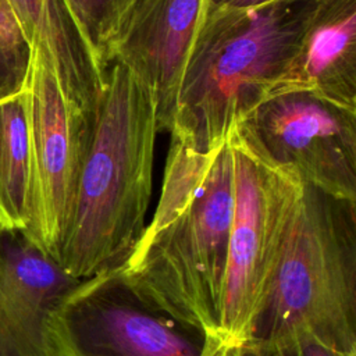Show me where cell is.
<instances>
[{
	"mask_svg": "<svg viewBox=\"0 0 356 356\" xmlns=\"http://www.w3.org/2000/svg\"><path fill=\"white\" fill-rule=\"evenodd\" d=\"M232 213L229 139L199 152L171 136L157 209L122 264L160 306L218 338Z\"/></svg>",
	"mask_w": 356,
	"mask_h": 356,
	"instance_id": "cell-1",
	"label": "cell"
},
{
	"mask_svg": "<svg viewBox=\"0 0 356 356\" xmlns=\"http://www.w3.org/2000/svg\"><path fill=\"white\" fill-rule=\"evenodd\" d=\"M157 128L150 92L121 64L107 70L92 115L58 264L85 280L121 267L145 232Z\"/></svg>",
	"mask_w": 356,
	"mask_h": 356,
	"instance_id": "cell-2",
	"label": "cell"
},
{
	"mask_svg": "<svg viewBox=\"0 0 356 356\" xmlns=\"http://www.w3.org/2000/svg\"><path fill=\"white\" fill-rule=\"evenodd\" d=\"M317 0L207 8L181 81L171 136L207 152L268 97Z\"/></svg>",
	"mask_w": 356,
	"mask_h": 356,
	"instance_id": "cell-3",
	"label": "cell"
},
{
	"mask_svg": "<svg viewBox=\"0 0 356 356\" xmlns=\"http://www.w3.org/2000/svg\"><path fill=\"white\" fill-rule=\"evenodd\" d=\"M293 330L356 355V202L303 182L243 341H271Z\"/></svg>",
	"mask_w": 356,
	"mask_h": 356,
	"instance_id": "cell-4",
	"label": "cell"
},
{
	"mask_svg": "<svg viewBox=\"0 0 356 356\" xmlns=\"http://www.w3.org/2000/svg\"><path fill=\"white\" fill-rule=\"evenodd\" d=\"M54 356H211L221 338L140 291L122 266L81 280L50 316Z\"/></svg>",
	"mask_w": 356,
	"mask_h": 356,
	"instance_id": "cell-5",
	"label": "cell"
},
{
	"mask_svg": "<svg viewBox=\"0 0 356 356\" xmlns=\"http://www.w3.org/2000/svg\"><path fill=\"white\" fill-rule=\"evenodd\" d=\"M28 108L29 199L24 235L58 263L72 217L92 117L65 97L51 63L33 44L24 82Z\"/></svg>",
	"mask_w": 356,
	"mask_h": 356,
	"instance_id": "cell-6",
	"label": "cell"
},
{
	"mask_svg": "<svg viewBox=\"0 0 356 356\" xmlns=\"http://www.w3.org/2000/svg\"><path fill=\"white\" fill-rule=\"evenodd\" d=\"M234 213L229 231L221 341L241 342L267 288L286 214L300 181L274 167L231 131Z\"/></svg>",
	"mask_w": 356,
	"mask_h": 356,
	"instance_id": "cell-7",
	"label": "cell"
},
{
	"mask_svg": "<svg viewBox=\"0 0 356 356\" xmlns=\"http://www.w3.org/2000/svg\"><path fill=\"white\" fill-rule=\"evenodd\" d=\"M232 131L300 182L356 202V110L309 92L281 93L259 103Z\"/></svg>",
	"mask_w": 356,
	"mask_h": 356,
	"instance_id": "cell-8",
	"label": "cell"
},
{
	"mask_svg": "<svg viewBox=\"0 0 356 356\" xmlns=\"http://www.w3.org/2000/svg\"><path fill=\"white\" fill-rule=\"evenodd\" d=\"M207 0H138L113 40L108 67H125L152 95L159 132H171L178 92Z\"/></svg>",
	"mask_w": 356,
	"mask_h": 356,
	"instance_id": "cell-9",
	"label": "cell"
},
{
	"mask_svg": "<svg viewBox=\"0 0 356 356\" xmlns=\"http://www.w3.org/2000/svg\"><path fill=\"white\" fill-rule=\"evenodd\" d=\"M79 281L21 231H1L0 356H54L50 316Z\"/></svg>",
	"mask_w": 356,
	"mask_h": 356,
	"instance_id": "cell-10",
	"label": "cell"
},
{
	"mask_svg": "<svg viewBox=\"0 0 356 356\" xmlns=\"http://www.w3.org/2000/svg\"><path fill=\"white\" fill-rule=\"evenodd\" d=\"M309 92L356 110V0H317L298 49L268 97Z\"/></svg>",
	"mask_w": 356,
	"mask_h": 356,
	"instance_id": "cell-11",
	"label": "cell"
},
{
	"mask_svg": "<svg viewBox=\"0 0 356 356\" xmlns=\"http://www.w3.org/2000/svg\"><path fill=\"white\" fill-rule=\"evenodd\" d=\"M29 46H39L71 104L92 117L107 70L82 35L65 0H7Z\"/></svg>",
	"mask_w": 356,
	"mask_h": 356,
	"instance_id": "cell-12",
	"label": "cell"
},
{
	"mask_svg": "<svg viewBox=\"0 0 356 356\" xmlns=\"http://www.w3.org/2000/svg\"><path fill=\"white\" fill-rule=\"evenodd\" d=\"M29 199L26 93L0 96V227L24 232Z\"/></svg>",
	"mask_w": 356,
	"mask_h": 356,
	"instance_id": "cell-13",
	"label": "cell"
},
{
	"mask_svg": "<svg viewBox=\"0 0 356 356\" xmlns=\"http://www.w3.org/2000/svg\"><path fill=\"white\" fill-rule=\"evenodd\" d=\"M138 0H65L99 63L108 70L113 40Z\"/></svg>",
	"mask_w": 356,
	"mask_h": 356,
	"instance_id": "cell-14",
	"label": "cell"
},
{
	"mask_svg": "<svg viewBox=\"0 0 356 356\" xmlns=\"http://www.w3.org/2000/svg\"><path fill=\"white\" fill-rule=\"evenodd\" d=\"M31 46L7 0H0V96L22 89Z\"/></svg>",
	"mask_w": 356,
	"mask_h": 356,
	"instance_id": "cell-15",
	"label": "cell"
},
{
	"mask_svg": "<svg viewBox=\"0 0 356 356\" xmlns=\"http://www.w3.org/2000/svg\"><path fill=\"white\" fill-rule=\"evenodd\" d=\"M213 356H356L339 352L307 331L293 330L271 341L222 342Z\"/></svg>",
	"mask_w": 356,
	"mask_h": 356,
	"instance_id": "cell-16",
	"label": "cell"
},
{
	"mask_svg": "<svg viewBox=\"0 0 356 356\" xmlns=\"http://www.w3.org/2000/svg\"><path fill=\"white\" fill-rule=\"evenodd\" d=\"M282 0H207L210 6L214 7H227V8H252L260 7Z\"/></svg>",
	"mask_w": 356,
	"mask_h": 356,
	"instance_id": "cell-17",
	"label": "cell"
},
{
	"mask_svg": "<svg viewBox=\"0 0 356 356\" xmlns=\"http://www.w3.org/2000/svg\"><path fill=\"white\" fill-rule=\"evenodd\" d=\"M1 231H3V229H1V227H0V232H1Z\"/></svg>",
	"mask_w": 356,
	"mask_h": 356,
	"instance_id": "cell-18",
	"label": "cell"
}]
</instances>
